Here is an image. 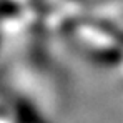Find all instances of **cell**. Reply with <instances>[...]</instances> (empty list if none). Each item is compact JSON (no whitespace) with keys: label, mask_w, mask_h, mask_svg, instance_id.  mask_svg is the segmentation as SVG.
<instances>
[{"label":"cell","mask_w":123,"mask_h":123,"mask_svg":"<svg viewBox=\"0 0 123 123\" xmlns=\"http://www.w3.org/2000/svg\"><path fill=\"white\" fill-rule=\"evenodd\" d=\"M10 100H12V105H13L17 123H50L43 117L38 105H35L30 98L10 93Z\"/></svg>","instance_id":"obj_1"}]
</instances>
